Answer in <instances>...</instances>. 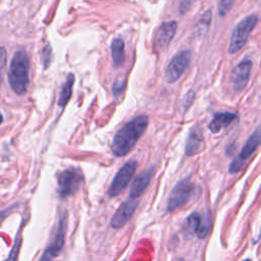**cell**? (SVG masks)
Segmentation results:
<instances>
[{"label":"cell","mask_w":261,"mask_h":261,"mask_svg":"<svg viewBox=\"0 0 261 261\" xmlns=\"http://www.w3.org/2000/svg\"><path fill=\"white\" fill-rule=\"evenodd\" d=\"M192 60V52L190 50H182L178 52L168 63L165 70V80L167 83L172 84L176 82L185 70L188 68Z\"/></svg>","instance_id":"ba28073f"},{"label":"cell","mask_w":261,"mask_h":261,"mask_svg":"<svg viewBox=\"0 0 261 261\" xmlns=\"http://www.w3.org/2000/svg\"><path fill=\"white\" fill-rule=\"evenodd\" d=\"M137 166H138V163L136 160H129L118 170V172L115 174L109 187V191H108L109 196L111 197L118 196L125 190L133 175L136 172Z\"/></svg>","instance_id":"9c48e42d"},{"label":"cell","mask_w":261,"mask_h":261,"mask_svg":"<svg viewBox=\"0 0 261 261\" xmlns=\"http://www.w3.org/2000/svg\"><path fill=\"white\" fill-rule=\"evenodd\" d=\"M204 146V140L200 133L197 130H192L189 134V137L187 139V144L185 148L186 155L193 156L201 151V149Z\"/></svg>","instance_id":"9a60e30c"},{"label":"cell","mask_w":261,"mask_h":261,"mask_svg":"<svg viewBox=\"0 0 261 261\" xmlns=\"http://www.w3.org/2000/svg\"><path fill=\"white\" fill-rule=\"evenodd\" d=\"M30 60L23 50L16 51L10 61L8 69V82L12 91L17 95L27 92L29 86Z\"/></svg>","instance_id":"7a4b0ae2"},{"label":"cell","mask_w":261,"mask_h":261,"mask_svg":"<svg viewBox=\"0 0 261 261\" xmlns=\"http://www.w3.org/2000/svg\"><path fill=\"white\" fill-rule=\"evenodd\" d=\"M177 23L174 20L164 21L158 28L154 39V51L163 52L167 49L176 32Z\"/></svg>","instance_id":"8fae6325"},{"label":"cell","mask_w":261,"mask_h":261,"mask_svg":"<svg viewBox=\"0 0 261 261\" xmlns=\"http://www.w3.org/2000/svg\"><path fill=\"white\" fill-rule=\"evenodd\" d=\"M73 83H74V75L72 73H68L65 79V82L61 88L59 98L57 101V104L60 107H64L67 104V102L69 101V99L71 97Z\"/></svg>","instance_id":"e0dca14e"},{"label":"cell","mask_w":261,"mask_h":261,"mask_svg":"<svg viewBox=\"0 0 261 261\" xmlns=\"http://www.w3.org/2000/svg\"><path fill=\"white\" fill-rule=\"evenodd\" d=\"M252 69V61L245 59L241 61L231 71L232 88L236 92L242 91L246 86L250 77Z\"/></svg>","instance_id":"7c38bea8"},{"label":"cell","mask_w":261,"mask_h":261,"mask_svg":"<svg viewBox=\"0 0 261 261\" xmlns=\"http://www.w3.org/2000/svg\"><path fill=\"white\" fill-rule=\"evenodd\" d=\"M148 126V117L139 115L125 123L114 136L112 141V152L115 156L126 155L137 144Z\"/></svg>","instance_id":"6da1fadb"},{"label":"cell","mask_w":261,"mask_h":261,"mask_svg":"<svg viewBox=\"0 0 261 261\" xmlns=\"http://www.w3.org/2000/svg\"><path fill=\"white\" fill-rule=\"evenodd\" d=\"M137 199L138 198L128 197L124 202L120 204L110 220V224L113 228L122 227L132 218L137 206L139 205V201Z\"/></svg>","instance_id":"30bf717a"},{"label":"cell","mask_w":261,"mask_h":261,"mask_svg":"<svg viewBox=\"0 0 261 261\" xmlns=\"http://www.w3.org/2000/svg\"><path fill=\"white\" fill-rule=\"evenodd\" d=\"M234 3V0H219L218 2V13L220 16L226 15Z\"/></svg>","instance_id":"ffe728a7"},{"label":"cell","mask_w":261,"mask_h":261,"mask_svg":"<svg viewBox=\"0 0 261 261\" xmlns=\"http://www.w3.org/2000/svg\"><path fill=\"white\" fill-rule=\"evenodd\" d=\"M20 244H21V241L20 239H17L14 246L12 247L7 259L5 261H16L17 260V256H18V253H19V248H20Z\"/></svg>","instance_id":"44dd1931"},{"label":"cell","mask_w":261,"mask_h":261,"mask_svg":"<svg viewBox=\"0 0 261 261\" xmlns=\"http://www.w3.org/2000/svg\"><path fill=\"white\" fill-rule=\"evenodd\" d=\"M155 168L154 166H151L147 169H145L144 171H142L139 175H137V177L134 179L132 187H130V191H129V197L132 198H139L147 189V187L149 186L151 178L154 174Z\"/></svg>","instance_id":"4fadbf2b"},{"label":"cell","mask_w":261,"mask_h":261,"mask_svg":"<svg viewBox=\"0 0 261 261\" xmlns=\"http://www.w3.org/2000/svg\"><path fill=\"white\" fill-rule=\"evenodd\" d=\"M52 57H53V53H52V48H51V45L49 43H47L42 51H41V55H40V60H41V63L43 65V67L46 69L50 66L51 64V61H52Z\"/></svg>","instance_id":"d6986e66"},{"label":"cell","mask_w":261,"mask_h":261,"mask_svg":"<svg viewBox=\"0 0 261 261\" xmlns=\"http://www.w3.org/2000/svg\"><path fill=\"white\" fill-rule=\"evenodd\" d=\"M260 143H261V127H258L247 140L240 154L230 163L228 171L230 173H237L238 171H240L241 168L244 166L245 162L249 159V157L257 150Z\"/></svg>","instance_id":"52a82bcc"},{"label":"cell","mask_w":261,"mask_h":261,"mask_svg":"<svg viewBox=\"0 0 261 261\" xmlns=\"http://www.w3.org/2000/svg\"><path fill=\"white\" fill-rule=\"evenodd\" d=\"M195 0H181L180 4H179V11L181 14H184L190 7L191 5L194 3Z\"/></svg>","instance_id":"7402d4cb"},{"label":"cell","mask_w":261,"mask_h":261,"mask_svg":"<svg viewBox=\"0 0 261 261\" xmlns=\"http://www.w3.org/2000/svg\"><path fill=\"white\" fill-rule=\"evenodd\" d=\"M244 261H251L250 259H246V260H244Z\"/></svg>","instance_id":"cb8c5ba5"},{"label":"cell","mask_w":261,"mask_h":261,"mask_svg":"<svg viewBox=\"0 0 261 261\" xmlns=\"http://www.w3.org/2000/svg\"><path fill=\"white\" fill-rule=\"evenodd\" d=\"M194 191V185L191 181L190 177H186L178 181L175 187L172 189L168 202H167V210L173 211L178 207L185 205L189 199L191 198Z\"/></svg>","instance_id":"8992f818"},{"label":"cell","mask_w":261,"mask_h":261,"mask_svg":"<svg viewBox=\"0 0 261 261\" xmlns=\"http://www.w3.org/2000/svg\"><path fill=\"white\" fill-rule=\"evenodd\" d=\"M258 21L256 14H251L243 18L232 30L229 44H228V53L234 54L239 52L247 43L248 38L251 32L254 30Z\"/></svg>","instance_id":"3957f363"},{"label":"cell","mask_w":261,"mask_h":261,"mask_svg":"<svg viewBox=\"0 0 261 261\" xmlns=\"http://www.w3.org/2000/svg\"><path fill=\"white\" fill-rule=\"evenodd\" d=\"M66 228H67V211L65 210V211H62V213L59 215L56 230L51 240V243L47 247V249L45 250V252L43 253L39 261H52L53 258L57 257L60 254L65 242Z\"/></svg>","instance_id":"5b68a950"},{"label":"cell","mask_w":261,"mask_h":261,"mask_svg":"<svg viewBox=\"0 0 261 261\" xmlns=\"http://www.w3.org/2000/svg\"><path fill=\"white\" fill-rule=\"evenodd\" d=\"M123 85H124V81H122V80H116L115 82H114V85H113V93L115 94V95H118L121 91H122V89H123Z\"/></svg>","instance_id":"603a6c76"},{"label":"cell","mask_w":261,"mask_h":261,"mask_svg":"<svg viewBox=\"0 0 261 261\" xmlns=\"http://www.w3.org/2000/svg\"><path fill=\"white\" fill-rule=\"evenodd\" d=\"M84 181V175L80 168L68 167L57 175V192L61 198H67L75 194Z\"/></svg>","instance_id":"277c9868"},{"label":"cell","mask_w":261,"mask_h":261,"mask_svg":"<svg viewBox=\"0 0 261 261\" xmlns=\"http://www.w3.org/2000/svg\"><path fill=\"white\" fill-rule=\"evenodd\" d=\"M111 56L113 64L116 67H119L124 63V42L121 38L113 39L111 43Z\"/></svg>","instance_id":"2e32d148"},{"label":"cell","mask_w":261,"mask_h":261,"mask_svg":"<svg viewBox=\"0 0 261 261\" xmlns=\"http://www.w3.org/2000/svg\"><path fill=\"white\" fill-rule=\"evenodd\" d=\"M238 116L231 112H220L216 113L209 123V129L213 134L219 133L222 128L228 126Z\"/></svg>","instance_id":"5bb4252c"},{"label":"cell","mask_w":261,"mask_h":261,"mask_svg":"<svg viewBox=\"0 0 261 261\" xmlns=\"http://www.w3.org/2000/svg\"><path fill=\"white\" fill-rule=\"evenodd\" d=\"M211 225H212V221H211L210 214L207 212L206 214L201 215V221L196 231L197 237L199 239H205L211 229Z\"/></svg>","instance_id":"ac0fdd59"}]
</instances>
